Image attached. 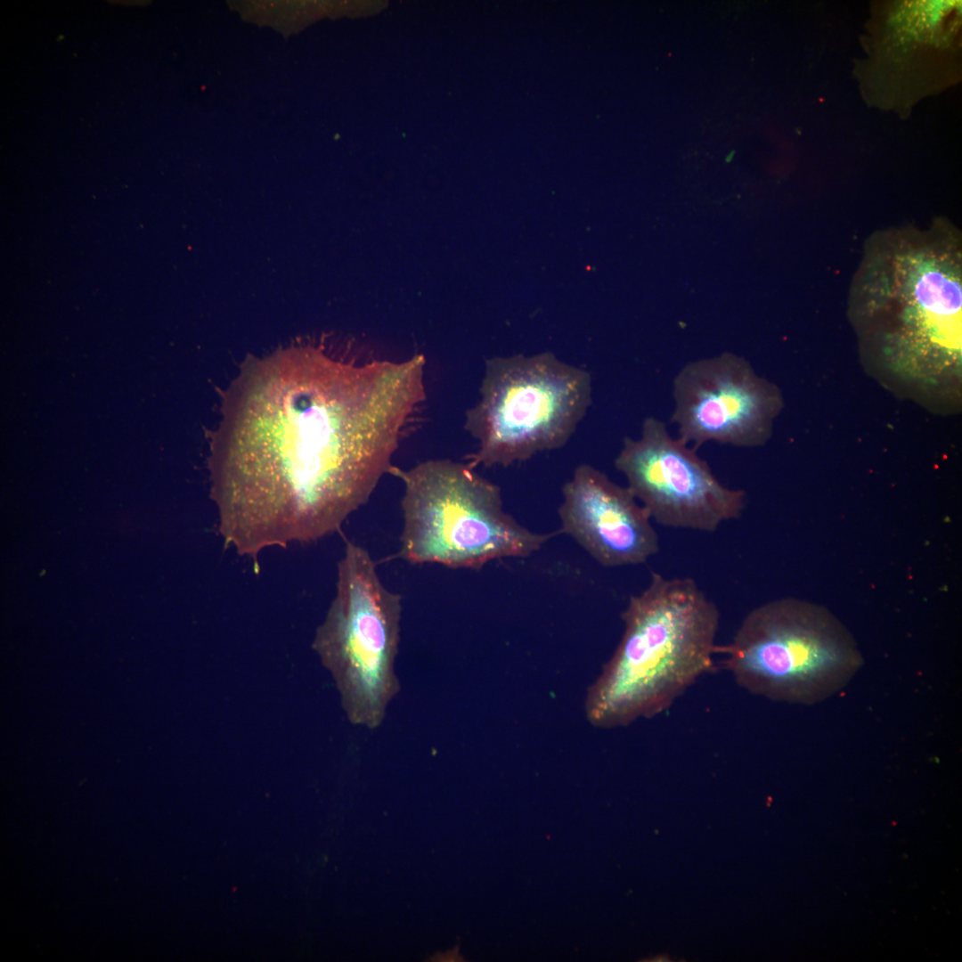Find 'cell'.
<instances>
[{"instance_id": "obj_1", "label": "cell", "mask_w": 962, "mask_h": 962, "mask_svg": "<svg viewBox=\"0 0 962 962\" xmlns=\"http://www.w3.org/2000/svg\"><path fill=\"white\" fill-rule=\"evenodd\" d=\"M412 410L381 362L325 340L249 363L210 455L218 529L252 558L340 529L391 474Z\"/></svg>"}, {"instance_id": "obj_2", "label": "cell", "mask_w": 962, "mask_h": 962, "mask_svg": "<svg viewBox=\"0 0 962 962\" xmlns=\"http://www.w3.org/2000/svg\"><path fill=\"white\" fill-rule=\"evenodd\" d=\"M848 314L866 361L918 391L960 377L962 236L949 219L871 232Z\"/></svg>"}, {"instance_id": "obj_3", "label": "cell", "mask_w": 962, "mask_h": 962, "mask_svg": "<svg viewBox=\"0 0 962 962\" xmlns=\"http://www.w3.org/2000/svg\"><path fill=\"white\" fill-rule=\"evenodd\" d=\"M622 619L621 640L586 696V716L599 728L665 712L714 669L718 654L720 612L693 578L653 572Z\"/></svg>"}, {"instance_id": "obj_4", "label": "cell", "mask_w": 962, "mask_h": 962, "mask_svg": "<svg viewBox=\"0 0 962 962\" xmlns=\"http://www.w3.org/2000/svg\"><path fill=\"white\" fill-rule=\"evenodd\" d=\"M391 474L404 485L399 556L411 564L479 570L529 557L559 534L521 525L504 510L500 487L466 461L431 459Z\"/></svg>"}, {"instance_id": "obj_5", "label": "cell", "mask_w": 962, "mask_h": 962, "mask_svg": "<svg viewBox=\"0 0 962 962\" xmlns=\"http://www.w3.org/2000/svg\"><path fill=\"white\" fill-rule=\"evenodd\" d=\"M592 401L591 373L550 353L485 363L464 428L477 442L472 468L509 467L565 446Z\"/></svg>"}, {"instance_id": "obj_6", "label": "cell", "mask_w": 962, "mask_h": 962, "mask_svg": "<svg viewBox=\"0 0 962 962\" xmlns=\"http://www.w3.org/2000/svg\"><path fill=\"white\" fill-rule=\"evenodd\" d=\"M723 665L746 692L779 703L812 705L843 690L862 666L848 634L795 600L752 609L730 641Z\"/></svg>"}, {"instance_id": "obj_7", "label": "cell", "mask_w": 962, "mask_h": 962, "mask_svg": "<svg viewBox=\"0 0 962 962\" xmlns=\"http://www.w3.org/2000/svg\"><path fill=\"white\" fill-rule=\"evenodd\" d=\"M401 616V595L384 585L370 552L346 541L315 647L338 676L350 719L368 729L380 726L400 690Z\"/></svg>"}, {"instance_id": "obj_8", "label": "cell", "mask_w": 962, "mask_h": 962, "mask_svg": "<svg viewBox=\"0 0 962 962\" xmlns=\"http://www.w3.org/2000/svg\"><path fill=\"white\" fill-rule=\"evenodd\" d=\"M615 468L651 520L670 528L712 533L741 518L746 493L722 484L697 449L647 417L638 437H624Z\"/></svg>"}, {"instance_id": "obj_9", "label": "cell", "mask_w": 962, "mask_h": 962, "mask_svg": "<svg viewBox=\"0 0 962 962\" xmlns=\"http://www.w3.org/2000/svg\"><path fill=\"white\" fill-rule=\"evenodd\" d=\"M671 422L683 442L738 448L763 445L783 407L779 387L743 356L724 352L684 364L672 385Z\"/></svg>"}, {"instance_id": "obj_10", "label": "cell", "mask_w": 962, "mask_h": 962, "mask_svg": "<svg viewBox=\"0 0 962 962\" xmlns=\"http://www.w3.org/2000/svg\"><path fill=\"white\" fill-rule=\"evenodd\" d=\"M558 513L559 533L604 567L644 564L659 550L644 507L626 485L590 464L577 466L564 484Z\"/></svg>"}]
</instances>
